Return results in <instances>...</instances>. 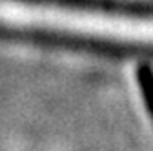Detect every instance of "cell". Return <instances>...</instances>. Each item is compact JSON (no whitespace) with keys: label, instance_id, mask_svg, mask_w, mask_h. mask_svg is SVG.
I'll return each mask as SVG.
<instances>
[{"label":"cell","instance_id":"obj_1","mask_svg":"<svg viewBox=\"0 0 153 151\" xmlns=\"http://www.w3.org/2000/svg\"><path fill=\"white\" fill-rule=\"evenodd\" d=\"M137 80L140 86V93L144 97V102L148 106V111L153 118V73L149 71V67H139L137 71Z\"/></svg>","mask_w":153,"mask_h":151}]
</instances>
